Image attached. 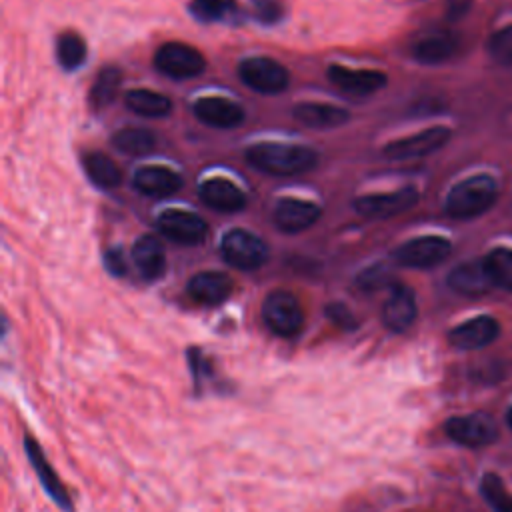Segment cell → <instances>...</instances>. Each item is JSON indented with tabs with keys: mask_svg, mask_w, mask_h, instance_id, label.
Masks as SVG:
<instances>
[{
	"mask_svg": "<svg viewBox=\"0 0 512 512\" xmlns=\"http://www.w3.org/2000/svg\"><path fill=\"white\" fill-rule=\"evenodd\" d=\"M246 160L256 170L272 176H296L312 170L318 162V154L308 146L258 142L246 150Z\"/></svg>",
	"mask_w": 512,
	"mask_h": 512,
	"instance_id": "cell-1",
	"label": "cell"
},
{
	"mask_svg": "<svg viewBox=\"0 0 512 512\" xmlns=\"http://www.w3.org/2000/svg\"><path fill=\"white\" fill-rule=\"evenodd\" d=\"M500 188L490 174H474L450 188L444 212L454 220H470L488 212L498 200Z\"/></svg>",
	"mask_w": 512,
	"mask_h": 512,
	"instance_id": "cell-2",
	"label": "cell"
},
{
	"mask_svg": "<svg viewBox=\"0 0 512 512\" xmlns=\"http://www.w3.org/2000/svg\"><path fill=\"white\" fill-rule=\"evenodd\" d=\"M262 320L276 336L292 338L304 326V312L292 292L274 290L262 302Z\"/></svg>",
	"mask_w": 512,
	"mask_h": 512,
	"instance_id": "cell-3",
	"label": "cell"
},
{
	"mask_svg": "<svg viewBox=\"0 0 512 512\" xmlns=\"http://www.w3.org/2000/svg\"><path fill=\"white\" fill-rule=\"evenodd\" d=\"M154 66L158 72H162L168 78L186 80L202 74V70L206 68V60L196 48L184 42L170 40L156 50Z\"/></svg>",
	"mask_w": 512,
	"mask_h": 512,
	"instance_id": "cell-4",
	"label": "cell"
},
{
	"mask_svg": "<svg viewBox=\"0 0 512 512\" xmlns=\"http://www.w3.org/2000/svg\"><path fill=\"white\" fill-rule=\"evenodd\" d=\"M238 76L250 90L260 94H278L290 82L288 70L268 56L244 58L238 64Z\"/></svg>",
	"mask_w": 512,
	"mask_h": 512,
	"instance_id": "cell-5",
	"label": "cell"
},
{
	"mask_svg": "<svg viewBox=\"0 0 512 512\" xmlns=\"http://www.w3.org/2000/svg\"><path fill=\"white\" fill-rule=\"evenodd\" d=\"M222 258L238 270H256L268 260V246L248 230L234 228L220 242Z\"/></svg>",
	"mask_w": 512,
	"mask_h": 512,
	"instance_id": "cell-6",
	"label": "cell"
},
{
	"mask_svg": "<svg viewBox=\"0 0 512 512\" xmlns=\"http://www.w3.org/2000/svg\"><path fill=\"white\" fill-rule=\"evenodd\" d=\"M446 436L456 444L468 448H480L496 440L498 426L490 414L474 412L466 416H454L444 424Z\"/></svg>",
	"mask_w": 512,
	"mask_h": 512,
	"instance_id": "cell-7",
	"label": "cell"
},
{
	"mask_svg": "<svg viewBox=\"0 0 512 512\" xmlns=\"http://www.w3.org/2000/svg\"><path fill=\"white\" fill-rule=\"evenodd\" d=\"M452 136V130L446 126H432L418 134H412L408 138H400L394 142H388L382 148V154L388 160H412L420 156H428L436 150H440Z\"/></svg>",
	"mask_w": 512,
	"mask_h": 512,
	"instance_id": "cell-8",
	"label": "cell"
},
{
	"mask_svg": "<svg viewBox=\"0 0 512 512\" xmlns=\"http://www.w3.org/2000/svg\"><path fill=\"white\" fill-rule=\"evenodd\" d=\"M450 242L442 236H418L400 244L394 258L406 268H432L450 256Z\"/></svg>",
	"mask_w": 512,
	"mask_h": 512,
	"instance_id": "cell-9",
	"label": "cell"
},
{
	"mask_svg": "<svg viewBox=\"0 0 512 512\" xmlns=\"http://www.w3.org/2000/svg\"><path fill=\"white\" fill-rule=\"evenodd\" d=\"M418 190L412 186L394 190V192H378L364 194L356 198L354 210L364 218H392L400 212L410 210L418 202Z\"/></svg>",
	"mask_w": 512,
	"mask_h": 512,
	"instance_id": "cell-10",
	"label": "cell"
},
{
	"mask_svg": "<svg viewBox=\"0 0 512 512\" xmlns=\"http://www.w3.org/2000/svg\"><path fill=\"white\" fill-rule=\"evenodd\" d=\"M24 450L28 456V462L32 466V470L36 472L42 488L46 490V494L54 500V504L64 510V512H74V504L72 498L68 496V490L64 488V484L60 482L58 474L54 472V468L50 466V462L46 460L40 444L32 438V436H24Z\"/></svg>",
	"mask_w": 512,
	"mask_h": 512,
	"instance_id": "cell-11",
	"label": "cell"
},
{
	"mask_svg": "<svg viewBox=\"0 0 512 512\" xmlns=\"http://www.w3.org/2000/svg\"><path fill=\"white\" fill-rule=\"evenodd\" d=\"M158 230L178 244L194 246L206 238L208 224L194 212L164 210L158 216Z\"/></svg>",
	"mask_w": 512,
	"mask_h": 512,
	"instance_id": "cell-12",
	"label": "cell"
},
{
	"mask_svg": "<svg viewBox=\"0 0 512 512\" xmlns=\"http://www.w3.org/2000/svg\"><path fill=\"white\" fill-rule=\"evenodd\" d=\"M320 214L322 210L314 202L300 200V198H282L274 206L272 220L278 230L286 234H296L316 224Z\"/></svg>",
	"mask_w": 512,
	"mask_h": 512,
	"instance_id": "cell-13",
	"label": "cell"
},
{
	"mask_svg": "<svg viewBox=\"0 0 512 512\" xmlns=\"http://www.w3.org/2000/svg\"><path fill=\"white\" fill-rule=\"evenodd\" d=\"M328 80L342 92L352 96H368L386 86L388 78L380 70H354L340 64L328 68Z\"/></svg>",
	"mask_w": 512,
	"mask_h": 512,
	"instance_id": "cell-14",
	"label": "cell"
},
{
	"mask_svg": "<svg viewBox=\"0 0 512 512\" xmlns=\"http://www.w3.org/2000/svg\"><path fill=\"white\" fill-rule=\"evenodd\" d=\"M418 314L414 292L408 286L394 284L382 306V322L392 332L408 330Z\"/></svg>",
	"mask_w": 512,
	"mask_h": 512,
	"instance_id": "cell-15",
	"label": "cell"
},
{
	"mask_svg": "<svg viewBox=\"0 0 512 512\" xmlns=\"http://www.w3.org/2000/svg\"><path fill=\"white\" fill-rule=\"evenodd\" d=\"M498 332L500 324L492 316H476L454 326L448 332V340L460 350H476L494 342Z\"/></svg>",
	"mask_w": 512,
	"mask_h": 512,
	"instance_id": "cell-16",
	"label": "cell"
},
{
	"mask_svg": "<svg viewBox=\"0 0 512 512\" xmlns=\"http://www.w3.org/2000/svg\"><path fill=\"white\" fill-rule=\"evenodd\" d=\"M194 116L212 128H236L244 122V108L228 98L208 96L194 102Z\"/></svg>",
	"mask_w": 512,
	"mask_h": 512,
	"instance_id": "cell-17",
	"label": "cell"
},
{
	"mask_svg": "<svg viewBox=\"0 0 512 512\" xmlns=\"http://www.w3.org/2000/svg\"><path fill=\"white\" fill-rule=\"evenodd\" d=\"M232 280L224 272L204 270L188 280V296L204 306H218L232 294Z\"/></svg>",
	"mask_w": 512,
	"mask_h": 512,
	"instance_id": "cell-18",
	"label": "cell"
},
{
	"mask_svg": "<svg viewBox=\"0 0 512 512\" xmlns=\"http://www.w3.org/2000/svg\"><path fill=\"white\" fill-rule=\"evenodd\" d=\"M448 286L462 296L476 298L488 294L494 288V282L484 260H472L462 262L448 274Z\"/></svg>",
	"mask_w": 512,
	"mask_h": 512,
	"instance_id": "cell-19",
	"label": "cell"
},
{
	"mask_svg": "<svg viewBox=\"0 0 512 512\" xmlns=\"http://www.w3.org/2000/svg\"><path fill=\"white\" fill-rule=\"evenodd\" d=\"M200 200L216 212H238L246 206V194L226 178H208L198 188Z\"/></svg>",
	"mask_w": 512,
	"mask_h": 512,
	"instance_id": "cell-20",
	"label": "cell"
},
{
	"mask_svg": "<svg viewBox=\"0 0 512 512\" xmlns=\"http://www.w3.org/2000/svg\"><path fill=\"white\" fill-rule=\"evenodd\" d=\"M134 188L152 198H166L182 188V176L166 166H144L134 174Z\"/></svg>",
	"mask_w": 512,
	"mask_h": 512,
	"instance_id": "cell-21",
	"label": "cell"
},
{
	"mask_svg": "<svg viewBox=\"0 0 512 512\" xmlns=\"http://www.w3.org/2000/svg\"><path fill=\"white\" fill-rule=\"evenodd\" d=\"M456 48H458L456 34H452L448 30H434V32L420 36L412 44L410 52H412V58L422 64H440V62H446L448 58H452Z\"/></svg>",
	"mask_w": 512,
	"mask_h": 512,
	"instance_id": "cell-22",
	"label": "cell"
},
{
	"mask_svg": "<svg viewBox=\"0 0 512 512\" xmlns=\"http://www.w3.org/2000/svg\"><path fill=\"white\" fill-rule=\"evenodd\" d=\"M132 262L142 278L146 280L160 278L166 268V254H164L162 242L152 234L140 236L132 246Z\"/></svg>",
	"mask_w": 512,
	"mask_h": 512,
	"instance_id": "cell-23",
	"label": "cell"
},
{
	"mask_svg": "<svg viewBox=\"0 0 512 512\" xmlns=\"http://www.w3.org/2000/svg\"><path fill=\"white\" fill-rule=\"evenodd\" d=\"M292 116L308 126V128H334V126H342L350 120L348 110L332 106V104H318V102H300L298 106H294Z\"/></svg>",
	"mask_w": 512,
	"mask_h": 512,
	"instance_id": "cell-24",
	"label": "cell"
},
{
	"mask_svg": "<svg viewBox=\"0 0 512 512\" xmlns=\"http://www.w3.org/2000/svg\"><path fill=\"white\" fill-rule=\"evenodd\" d=\"M124 100H126L128 110H132L138 116H146V118L166 116L172 108L170 100L164 94H158V92H152V90H146V88L128 90Z\"/></svg>",
	"mask_w": 512,
	"mask_h": 512,
	"instance_id": "cell-25",
	"label": "cell"
},
{
	"mask_svg": "<svg viewBox=\"0 0 512 512\" xmlns=\"http://www.w3.org/2000/svg\"><path fill=\"white\" fill-rule=\"evenodd\" d=\"M82 166L86 176L100 188H114L120 184L122 174L118 166L102 152H90L82 158Z\"/></svg>",
	"mask_w": 512,
	"mask_h": 512,
	"instance_id": "cell-26",
	"label": "cell"
},
{
	"mask_svg": "<svg viewBox=\"0 0 512 512\" xmlns=\"http://www.w3.org/2000/svg\"><path fill=\"white\" fill-rule=\"evenodd\" d=\"M112 146L122 154L142 156L156 146V138L144 128H122L112 136Z\"/></svg>",
	"mask_w": 512,
	"mask_h": 512,
	"instance_id": "cell-27",
	"label": "cell"
},
{
	"mask_svg": "<svg viewBox=\"0 0 512 512\" xmlns=\"http://www.w3.org/2000/svg\"><path fill=\"white\" fill-rule=\"evenodd\" d=\"M120 82H122V74L116 66H104L94 84H92V90H90V104L94 108H104L108 106L116 94H118V88H120Z\"/></svg>",
	"mask_w": 512,
	"mask_h": 512,
	"instance_id": "cell-28",
	"label": "cell"
},
{
	"mask_svg": "<svg viewBox=\"0 0 512 512\" xmlns=\"http://www.w3.org/2000/svg\"><path fill=\"white\" fill-rule=\"evenodd\" d=\"M86 52H88L86 42L80 34H76V32L60 34L58 44H56V56H58V62L62 68H66V70L80 68L86 60Z\"/></svg>",
	"mask_w": 512,
	"mask_h": 512,
	"instance_id": "cell-29",
	"label": "cell"
},
{
	"mask_svg": "<svg viewBox=\"0 0 512 512\" xmlns=\"http://www.w3.org/2000/svg\"><path fill=\"white\" fill-rule=\"evenodd\" d=\"M484 264L490 272L494 286L512 292V250L510 248H494L484 258Z\"/></svg>",
	"mask_w": 512,
	"mask_h": 512,
	"instance_id": "cell-30",
	"label": "cell"
},
{
	"mask_svg": "<svg viewBox=\"0 0 512 512\" xmlns=\"http://www.w3.org/2000/svg\"><path fill=\"white\" fill-rule=\"evenodd\" d=\"M190 12L200 22H222L236 14L234 0H192Z\"/></svg>",
	"mask_w": 512,
	"mask_h": 512,
	"instance_id": "cell-31",
	"label": "cell"
},
{
	"mask_svg": "<svg viewBox=\"0 0 512 512\" xmlns=\"http://www.w3.org/2000/svg\"><path fill=\"white\" fill-rule=\"evenodd\" d=\"M482 494L494 512H512V494L496 474H486L482 478Z\"/></svg>",
	"mask_w": 512,
	"mask_h": 512,
	"instance_id": "cell-32",
	"label": "cell"
},
{
	"mask_svg": "<svg viewBox=\"0 0 512 512\" xmlns=\"http://www.w3.org/2000/svg\"><path fill=\"white\" fill-rule=\"evenodd\" d=\"M488 54L500 66H512V24L496 30L488 38Z\"/></svg>",
	"mask_w": 512,
	"mask_h": 512,
	"instance_id": "cell-33",
	"label": "cell"
},
{
	"mask_svg": "<svg viewBox=\"0 0 512 512\" xmlns=\"http://www.w3.org/2000/svg\"><path fill=\"white\" fill-rule=\"evenodd\" d=\"M250 6H252L256 20H260L264 24H274L284 14L282 0H250Z\"/></svg>",
	"mask_w": 512,
	"mask_h": 512,
	"instance_id": "cell-34",
	"label": "cell"
},
{
	"mask_svg": "<svg viewBox=\"0 0 512 512\" xmlns=\"http://www.w3.org/2000/svg\"><path fill=\"white\" fill-rule=\"evenodd\" d=\"M326 314H328V318H330L336 326H340L342 330H354V328H356V318H354V314H352L344 304H338V302L330 304V306L326 308Z\"/></svg>",
	"mask_w": 512,
	"mask_h": 512,
	"instance_id": "cell-35",
	"label": "cell"
},
{
	"mask_svg": "<svg viewBox=\"0 0 512 512\" xmlns=\"http://www.w3.org/2000/svg\"><path fill=\"white\" fill-rule=\"evenodd\" d=\"M104 264H106L108 272L114 274V276H124L126 274V260L120 254V250H108L104 254Z\"/></svg>",
	"mask_w": 512,
	"mask_h": 512,
	"instance_id": "cell-36",
	"label": "cell"
},
{
	"mask_svg": "<svg viewBox=\"0 0 512 512\" xmlns=\"http://www.w3.org/2000/svg\"><path fill=\"white\" fill-rule=\"evenodd\" d=\"M468 6H470V0H448V18L452 20L460 18L462 14H466Z\"/></svg>",
	"mask_w": 512,
	"mask_h": 512,
	"instance_id": "cell-37",
	"label": "cell"
},
{
	"mask_svg": "<svg viewBox=\"0 0 512 512\" xmlns=\"http://www.w3.org/2000/svg\"><path fill=\"white\" fill-rule=\"evenodd\" d=\"M508 424H510V428H512V406H510V410H508Z\"/></svg>",
	"mask_w": 512,
	"mask_h": 512,
	"instance_id": "cell-38",
	"label": "cell"
}]
</instances>
